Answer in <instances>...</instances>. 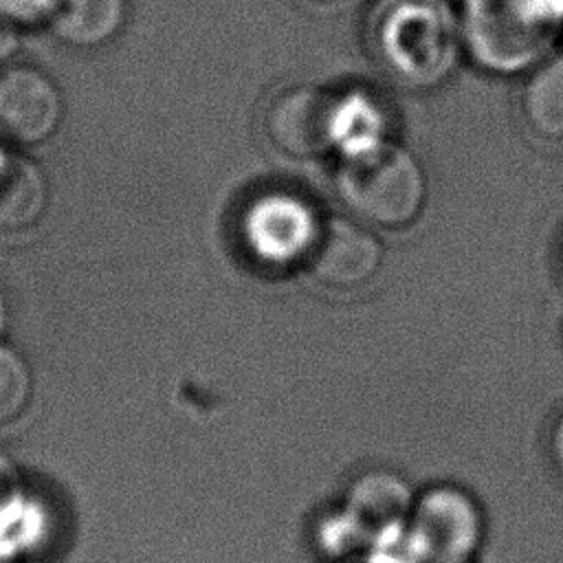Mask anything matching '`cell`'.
Instances as JSON below:
<instances>
[{
  "instance_id": "cell-21",
  "label": "cell",
  "mask_w": 563,
  "mask_h": 563,
  "mask_svg": "<svg viewBox=\"0 0 563 563\" xmlns=\"http://www.w3.org/2000/svg\"><path fill=\"white\" fill-rule=\"evenodd\" d=\"M559 264H561V273H563V242H561V249H559Z\"/></svg>"
},
{
  "instance_id": "cell-16",
  "label": "cell",
  "mask_w": 563,
  "mask_h": 563,
  "mask_svg": "<svg viewBox=\"0 0 563 563\" xmlns=\"http://www.w3.org/2000/svg\"><path fill=\"white\" fill-rule=\"evenodd\" d=\"M55 0H0V13L15 26L48 22Z\"/></svg>"
},
{
  "instance_id": "cell-13",
  "label": "cell",
  "mask_w": 563,
  "mask_h": 563,
  "mask_svg": "<svg viewBox=\"0 0 563 563\" xmlns=\"http://www.w3.org/2000/svg\"><path fill=\"white\" fill-rule=\"evenodd\" d=\"M519 110L534 136L563 141V51L550 53L526 75Z\"/></svg>"
},
{
  "instance_id": "cell-7",
  "label": "cell",
  "mask_w": 563,
  "mask_h": 563,
  "mask_svg": "<svg viewBox=\"0 0 563 563\" xmlns=\"http://www.w3.org/2000/svg\"><path fill=\"white\" fill-rule=\"evenodd\" d=\"M385 262V246L372 227L356 218L328 216L308 273L334 290H354L372 282Z\"/></svg>"
},
{
  "instance_id": "cell-14",
  "label": "cell",
  "mask_w": 563,
  "mask_h": 563,
  "mask_svg": "<svg viewBox=\"0 0 563 563\" xmlns=\"http://www.w3.org/2000/svg\"><path fill=\"white\" fill-rule=\"evenodd\" d=\"M312 537L319 552L330 556L332 563L361 554L367 545V534L341 506L321 515V519L314 523Z\"/></svg>"
},
{
  "instance_id": "cell-20",
  "label": "cell",
  "mask_w": 563,
  "mask_h": 563,
  "mask_svg": "<svg viewBox=\"0 0 563 563\" xmlns=\"http://www.w3.org/2000/svg\"><path fill=\"white\" fill-rule=\"evenodd\" d=\"M334 563H369V561H367V559H365V554L361 552V554H354V556H347V559L334 561Z\"/></svg>"
},
{
  "instance_id": "cell-6",
  "label": "cell",
  "mask_w": 563,
  "mask_h": 563,
  "mask_svg": "<svg viewBox=\"0 0 563 563\" xmlns=\"http://www.w3.org/2000/svg\"><path fill=\"white\" fill-rule=\"evenodd\" d=\"M409 528L424 563H471L484 539L477 501L453 484L431 486L416 497Z\"/></svg>"
},
{
  "instance_id": "cell-11",
  "label": "cell",
  "mask_w": 563,
  "mask_h": 563,
  "mask_svg": "<svg viewBox=\"0 0 563 563\" xmlns=\"http://www.w3.org/2000/svg\"><path fill=\"white\" fill-rule=\"evenodd\" d=\"M48 187L42 169L22 154L0 152V229L35 224L46 209Z\"/></svg>"
},
{
  "instance_id": "cell-15",
  "label": "cell",
  "mask_w": 563,
  "mask_h": 563,
  "mask_svg": "<svg viewBox=\"0 0 563 563\" xmlns=\"http://www.w3.org/2000/svg\"><path fill=\"white\" fill-rule=\"evenodd\" d=\"M33 391L31 369L22 354L0 345V424H9L26 409Z\"/></svg>"
},
{
  "instance_id": "cell-3",
  "label": "cell",
  "mask_w": 563,
  "mask_h": 563,
  "mask_svg": "<svg viewBox=\"0 0 563 563\" xmlns=\"http://www.w3.org/2000/svg\"><path fill=\"white\" fill-rule=\"evenodd\" d=\"M336 194L352 218L376 229H407L424 211L429 185L418 156L387 143L339 158Z\"/></svg>"
},
{
  "instance_id": "cell-1",
  "label": "cell",
  "mask_w": 563,
  "mask_h": 563,
  "mask_svg": "<svg viewBox=\"0 0 563 563\" xmlns=\"http://www.w3.org/2000/svg\"><path fill=\"white\" fill-rule=\"evenodd\" d=\"M367 42L376 64L407 88H433L464 55L457 13L442 0H380Z\"/></svg>"
},
{
  "instance_id": "cell-19",
  "label": "cell",
  "mask_w": 563,
  "mask_h": 563,
  "mask_svg": "<svg viewBox=\"0 0 563 563\" xmlns=\"http://www.w3.org/2000/svg\"><path fill=\"white\" fill-rule=\"evenodd\" d=\"M4 328H7V301H4L2 290H0V334H2Z\"/></svg>"
},
{
  "instance_id": "cell-4",
  "label": "cell",
  "mask_w": 563,
  "mask_h": 563,
  "mask_svg": "<svg viewBox=\"0 0 563 563\" xmlns=\"http://www.w3.org/2000/svg\"><path fill=\"white\" fill-rule=\"evenodd\" d=\"M323 220L308 198L288 189H268L246 202L238 233L255 264L268 271H292L308 266Z\"/></svg>"
},
{
  "instance_id": "cell-17",
  "label": "cell",
  "mask_w": 563,
  "mask_h": 563,
  "mask_svg": "<svg viewBox=\"0 0 563 563\" xmlns=\"http://www.w3.org/2000/svg\"><path fill=\"white\" fill-rule=\"evenodd\" d=\"M548 453H550L554 468L563 475V411L552 422V429L548 435Z\"/></svg>"
},
{
  "instance_id": "cell-10",
  "label": "cell",
  "mask_w": 563,
  "mask_h": 563,
  "mask_svg": "<svg viewBox=\"0 0 563 563\" xmlns=\"http://www.w3.org/2000/svg\"><path fill=\"white\" fill-rule=\"evenodd\" d=\"M391 119L385 103L363 88L336 92L334 154L347 158L374 150L391 139Z\"/></svg>"
},
{
  "instance_id": "cell-12",
  "label": "cell",
  "mask_w": 563,
  "mask_h": 563,
  "mask_svg": "<svg viewBox=\"0 0 563 563\" xmlns=\"http://www.w3.org/2000/svg\"><path fill=\"white\" fill-rule=\"evenodd\" d=\"M125 13L128 0H55L46 24L62 42L90 48L112 40Z\"/></svg>"
},
{
  "instance_id": "cell-2",
  "label": "cell",
  "mask_w": 563,
  "mask_h": 563,
  "mask_svg": "<svg viewBox=\"0 0 563 563\" xmlns=\"http://www.w3.org/2000/svg\"><path fill=\"white\" fill-rule=\"evenodd\" d=\"M464 55L497 77L528 75L563 31V0H460Z\"/></svg>"
},
{
  "instance_id": "cell-8",
  "label": "cell",
  "mask_w": 563,
  "mask_h": 563,
  "mask_svg": "<svg viewBox=\"0 0 563 563\" xmlns=\"http://www.w3.org/2000/svg\"><path fill=\"white\" fill-rule=\"evenodd\" d=\"M64 101L57 86L37 68L11 66L0 73V136L35 145L55 134Z\"/></svg>"
},
{
  "instance_id": "cell-9",
  "label": "cell",
  "mask_w": 563,
  "mask_h": 563,
  "mask_svg": "<svg viewBox=\"0 0 563 563\" xmlns=\"http://www.w3.org/2000/svg\"><path fill=\"white\" fill-rule=\"evenodd\" d=\"M416 497L409 484L389 468H369L358 473L345 488L341 508L363 528L367 541L391 526L411 517Z\"/></svg>"
},
{
  "instance_id": "cell-5",
  "label": "cell",
  "mask_w": 563,
  "mask_h": 563,
  "mask_svg": "<svg viewBox=\"0 0 563 563\" xmlns=\"http://www.w3.org/2000/svg\"><path fill=\"white\" fill-rule=\"evenodd\" d=\"M336 92L317 84H290L275 92L262 114L264 136L273 150L295 161L334 152Z\"/></svg>"
},
{
  "instance_id": "cell-18",
  "label": "cell",
  "mask_w": 563,
  "mask_h": 563,
  "mask_svg": "<svg viewBox=\"0 0 563 563\" xmlns=\"http://www.w3.org/2000/svg\"><path fill=\"white\" fill-rule=\"evenodd\" d=\"M15 26L0 13V66L2 62H7L13 51H15V42H18V35H15Z\"/></svg>"
},
{
  "instance_id": "cell-22",
  "label": "cell",
  "mask_w": 563,
  "mask_h": 563,
  "mask_svg": "<svg viewBox=\"0 0 563 563\" xmlns=\"http://www.w3.org/2000/svg\"><path fill=\"white\" fill-rule=\"evenodd\" d=\"M312 2H334V0H312Z\"/></svg>"
}]
</instances>
